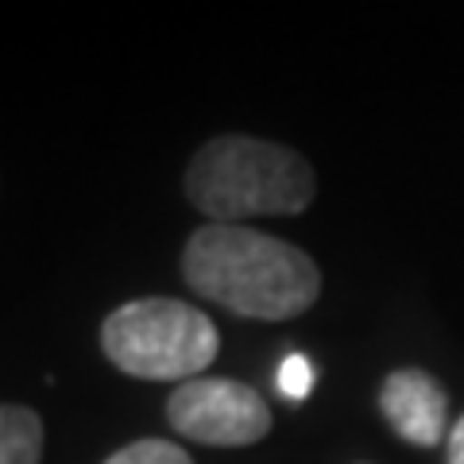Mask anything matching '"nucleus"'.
Segmentation results:
<instances>
[{
    "label": "nucleus",
    "mask_w": 464,
    "mask_h": 464,
    "mask_svg": "<svg viewBox=\"0 0 464 464\" xmlns=\"http://www.w3.org/2000/svg\"><path fill=\"white\" fill-rule=\"evenodd\" d=\"M105 464H194V460H190L186 449L170 445L163 438H143V441H132V445L116 449Z\"/></svg>",
    "instance_id": "7"
},
{
    "label": "nucleus",
    "mask_w": 464,
    "mask_h": 464,
    "mask_svg": "<svg viewBox=\"0 0 464 464\" xmlns=\"http://www.w3.org/2000/svg\"><path fill=\"white\" fill-rule=\"evenodd\" d=\"M186 198L209 225L248 217H295L314 201V167L298 151L259 136H217L186 167Z\"/></svg>",
    "instance_id": "2"
},
{
    "label": "nucleus",
    "mask_w": 464,
    "mask_h": 464,
    "mask_svg": "<svg viewBox=\"0 0 464 464\" xmlns=\"http://www.w3.org/2000/svg\"><path fill=\"white\" fill-rule=\"evenodd\" d=\"M43 460V418L32 406L0 402V464Z\"/></svg>",
    "instance_id": "6"
},
{
    "label": "nucleus",
    "mask_w": 464,
    "mask_h": 464,
    "mask_svg": "<svg viewBox=\"0 0 464 464\" xmlns=\"http://www.w3.org/2000/svg\"><path fill=\"white\" fill-rule=\"evenodd\" d=\"M310 387H314V364L302 353H290L283 364H279V391L286 399H306L310 395Z\"/></svg>",
    "instance_id": "8"
},
{
    "label": "nucleus",
    "mask_w": 464,
    "mask_h": 464,
    "mask_svg": "<svg viewBox=\"0 0 464 464\" xmlns=\"http://www.w3.org/2000/svg\"><path fill=\"white\" fill-rule=\"evenodd\" d=\"M101 348L132 380L190 383L221 353V333L182 298H132L101 322Z\"/></svg>",
    "instance_id": "3"
},
{
    "label": "nucleus",
    "mask_w": 464,
    "mask_h": 464,
    "mask_svg": "<svg viewBox=\"0 0 464 464\" xmlns=\"http://www.w3.org/2000/svg\"><path fill=\"white\" fill-rule=\"evenodd\" d=\"M182 279L194 295L252 322H290L322 295L314 259L248 225H201L182 248Z\"/></svg>",
    "instance_id": "1"
},
{
    "label": "nucleus",
    "mask_w": 464,
    "mask_h": 464,
    "mask_svg": "<svg viewBox=\"0 0 464 464\" xmlns=\"http://www.w3.org/2000/svg\"><path fill=\"white\" fill-rule=\"evenodd\" d=\"M167 422L186 441L213 449H244L271 433V406L248 383L201 375V380L179 383L170 391Z\"/></svg>",
    "instance_id": "4"
},
{
    "label": "nucleus",
    "mask_w": 464,
    "mask_h": 464,
    "mask_svg": "<svg viewBox=\"0 0 464 464\" xmlns=\"http://www.w3.org/2000/svg\"><path fill=\"white\" fill-rule=\"evenodd\" d=\"M449 464H464V414L457 418V426L449 430Z\"/></svg>",
    "instance_id": "9"
},
{
    "label": "nucleus",
    "mask_w": 464,
    "mask_h": 464,
    "mask_svg": "<svg viewBox=\"0 0 464 464\" xmlns=\"http://www.w3.org/2000/svg\"><path fill=\"white\" fill-rule=\"evenodd\" d=\"M380 411L387 426L402 441L418 449H433L449 433V399L445 387L422 368H399L391 372L380 387Z\"/></svg>",
    "instance_id": "5"
}]
</instances>
